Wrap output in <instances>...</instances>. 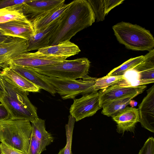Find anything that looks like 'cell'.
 Here are the masks:
<instances>
[{
	"label": "cell",
	"instance_id": "32",
	"mask_svg": "<svg viewBox=\"0 0 154 154\" xmlns=\"http://www.w3.org/2000/svg\"><path fill=\"white\" fill-rule=\"evenodd\" d=\"M30 0H0V9L14 5L23 4Z\"/></svg>",
	"mask_w": 154,
	"mask_h": 154
},
{
	"label": "cell",
	"instance_id": "37",
	"mask_svg": "<svg viewBox=\"0 0 154 154\" xmlns=\"http://www.w3.org/2000/svg\"><path fill=\"white\" fill-rule=\"evenodd\" d=\"M10 37H0V43L4 41H5L8 39Z\"/></svg>",
	"mask_w": 154,
	"mask_h": 154
},
{
	"label": "cell",
	"instance_id": "9",
	"mask_svg": "<svg viewBox=\"0 0 154 154\" xmlns=\"http://www.w3.org/2000/svg\"><path fill=\"white\" fill-rule=\"evenodd\" d=\"M146 85L121 86L112 85L101 89L100 93V105L101 108L111 101L133 95L142 93L146 88Z\"/></svg>",
	"mask_w": 154,
	"mask_h": 154
},
{
	"label": "cell",
	"instance_id": "24",
	"mask_svg": "<svg viewBox=\"0 0 154 154\" xmlns=\"http://www.w3.org/2000/svg\"><path fill=\"white\" fill-rule=\"evenodd\" d=\"M144 58V56L141 55L131 58L119 66L113 69L107 75L114 76L124 75L127 71L133 69L140 64L143 60Z\"/></svg>",
	"mask_w": 154,
	"mask_h": 154
},
{
	"label": "cell",
	"instance_id": "33",
	"mask_svg": "<svg viewBox=\"0 0 154 154\" xmlns=\"http://www.w3.org/2000/svg\"><path fill=\"white\" fill-rule=\"evenodd\" d=\"M0 148L2 154H24L8 147L2 143H0Z\"/></svg>",
	"mask_w": 154,
	"mask_h": 154
},
{
	"label": "cell",
	"instance_id": "14",
	"mask_svg": "<svg viewBox=\"0 0 154 154\" xmlns=\"http://www.w3.org/2000/svg\"><path fill=\"white\" fill-rule=\"evenodd\" d=\"M1 103L4 104L8 110L10 118L27 120L30 122L38 118L37 110L23 105L7 95L4 97Z\"/></svg>",
	"mask_w": 154,
	"mask_h": 154
},
{
	"label": "cell",
	"instance_id": "10",
	"mask_svg": "<svg viewBox=\"0 0 154 154\" xmlns=\"http://www.w3.org/2000/svg\"><path fill=\"white\" fill-rule=\"evenodd\" d=\"M64 0H30L23 4V14L31 22L33 20L64 4Z\"/></svg>",
	"mask_w": 154,
	"mask_h": 154
},
{
	"label": "cell",
	"instance_id": "22",
	"mask_svg": "<svg viewBox=\"0 0 154 154\" xmlns=\"http://www.w3.org/2000/svg\"><path fill=\"white\" fill-rule=\"evenodd\" d=\"M32 133L42 147L46 150V146L53 141L52 135L46 130L45 120L39 118L31 122Z\"/></svg>",
	"mask_w": 154,
	"mask_h": 154
},
{
	"label": "cell",
	"instance_id": "3",
	"mask_svg": "<svg viewBox=\"0 0 154 154\" xmlns=\"http://www.w3.org/2000/svg\"><path fill=\"white\" fill-rule=\"evenodd\" d=\"M118 41L129 49L150 51L154 47V38L150 31L139 25L121 22L112 27Z\"/></svg>",
	"mask_w": 154,
	"mask_h": 154
},
{
	"label": "cell",
	"instance_id": "39",
	"mask_svg": "<svg viewBox=\"0 0 154 154\" xmlns=\"http://www.w3.org/2000/svg\"><path fill=\"white\" fill-rule=\"evenodd\" d=\"M0 37H9V36L5 35H3V33L0 31Z\"/></svg>",
	"mask_w": 154,
	"mask_h": 154
},
{
	"label": "cell",
	"instance_id": "34",
	"mask_svg": "<svg viewBox=\"0 0 154 154\" xmlns=\"http://www.w3.org/2000/svg\"><path fill=\"white\" fill-rule=\"evenodd\" d=\"M10 118L9 112L5 105L0 104V121H4Z\"/></svg>",
	"mask_w": 154,
	"mask_h": 154
},
{
	"label": "cell",
	"instance_id": "2",
	"mask_svg": "<svg viewBox=\"0 0 154 154\" xmlns=\"http://www.w3.org/2000/svg\"><path fill=\"white\" fill-rule=\"evenodd\" d=\"M32 130L28 121L9 118L0 121L1 142L24 154H29Z\"/></svg>",
	"mask_w": 154,
	"mask_h": 154
},
{
	"label": "cell",
	"instance_id": "27",
	"mask_svg": "<svg viewBox=\"0 0 154 154\" xmlns=\"http://www.w3.org/2000/svg\"><path fill=\"white\" fill-rule=\"evenodd\" d=\"M94 13L97 22L104 20L105 7L104 0H88Z\"/></svg>",
	"mask_w": 154,
	"mask_h": 154
},
{
	"label": "cell",
	"instance_id": "11",
	"mask_svg": "<svg viewBox=\"0 0 154 154\" xmlns=\"http://www.w3.org/2000/svg\"><path fill=\"white\" fill-rule=\"evenodd\" d=\"M146 95L139 105V122L143 128L154 132V85L147 90Z\"/></svg>",
	"mask_w": 154,
	"mask_h": 154
},
{
	"label": "cell",
	"instance_id": "4",
	"mask_svg": "<svg viewBox=\"0 0 154 154\" xmlns=\"http://www.w3.org/2000/svg\"><path fill=\"white\" fill-rule=\"evenodd\" d=\"M90 62L85 57L71 60H64L60 63L32 68L39 73L47 76L76 80L88 75Z\"/></svg>",
	"mask_w": 154,
	"mask_h": 154
},
{
	"label": "cell",
	"instance_id": "36",
	"mask_svg": "<svg viewBox=\"0 0 154 154\" xmlns=\"http://www.w3.org/2000/svg\"><path fill=\"white\" fill-rule=\"evenodd\" d=\"M1 73V71H0V102L1 103L3 98L7 94L2 83Z\"/></svg>",
	"mask_w": 154,
	"mask_h": 154
},
{
	"label": "cell",
	"instance_id": "31",
	"mask_svg": "<svg viewBox=\"0 0 154 154\" xmlns=\"http://www.w3.org/2000/svg\"><path fill=\"white\" fill-rule=\"evenodd\" d=\"M124 0H104L105 15H107L113 8L122 3Z\"/></svg>",
	"mask_w": 154,
	"mask_h": 154
},
{
	"label": "cell",
	"instance_id": "23",
	"mask_svg": "<svg viewBox=\"0 0 154 154\" xmlns=\"http://www.w3.org/2000/svg\"><path fill=\"white\" fill-rule=\"evenodd\" d=\"M137 95L134 94L109 102L103 106L101 113L108 117H113L125 109Z\"/></svg>",
	"mask_w": 154,
	"mask_h": 154
},
{
	"label": "cell",
	"instance_id": "7",
	"mask_svg": "<svg viewBox=\"0 0 154 154\" xmlns=\"http://www.w3.org/2000/svg\"><path fill=\"white\" fill-rule=\"evenodd\" d=\"M65 59L58 56L45 54L38 51L21 54L8 62L7 67L14 65L34 68L63 62Z\"/></svg>",
	"mask_w": 154,
	"mask_h": 154
},
{
	"label": "cell",
	"instance_id": "16",
	"mask_svg": "<svg viewBox=\"0 0 154 154\" xmlns=\"http://www.w3.org/2000/svg\"><path fill=\"white\" fill-rule=\"evenodd\" d=\"M60 18L45 29L34 32V35L27 40V52L38 50L49 46L50 39L54 31L58 25Z\"/></svg>",
	"mask_w": 154,
	"mask_h": 154
},
{
	"label": "cell",
	"instance_id": "17",
	"mask_svg": "<svg viewBox=\"0 0 154 154\" xmlns=\"http://www.w3.org/2000/svg\"><path fill=\"white\" fill-rule=\"evenodd\" d=\"M143 60L133 69L139 75V85L154 82V50L144 56Z\"/></svg>",
	"mask_w": 154,
	"mask_h": 154
},
{
	"label": "cell",
	"instance_id": "26",
	"mask_svg": "<svg viewBox=\"0 0 154 154\" xmlns=\"http://www.w3.org/2000/svg\"><path fill=\"white\" fill-rule=\"evenodd\" d=\"M68 123L65 126L66 141V146L64 148L63 154H72L71 146L73 132L75 119L70 114L68 116Z\"/></svg>",
	"mask_w": 154,
	"mask_h": 154
},
{
	"label": "cell",
	"instance_id": "15",
	"mask_svg": "<svg viewBox=\"0 0 154 154\" xmlns=\"http://www.w3.org/2000/svg\"><path fill=\"white\" fill-rule=\"evenodd\" d=\"M112 118L117 124L119 133L123 134L126 131L134 132L136 124L139 122L138 109L127 106Z\"/></svg>",
	"mask_w": 154,
	"mask_h": 154
},
{
	"label": "cell",
	"instance_id": "30",
	"mask_svg": "<svg viewBox=\"0 0 154 154\" xmlns=\"http://www.w3.org/2000/svg\"><path fill=\"white\" fill-rule=\"evenodd\" d=\"M138 154H154V139L149 137L145 142Z\"/></svg>",
	"mask_w": 154,
	"mask_h": 154
},
{
	"label": "cell",
	"instance_id": "18",
	"mask_svg": "<svg viewBox=\"0 0 154 154\" xmlns=\"http://www.w3.org/2000/svg\"><path fill=\"white\" fill-rule=\"evenodd\" d=\"M38 51L44 54L59 57L65 60L81 51L79 47L70 41L61 42L56 45L48 46Z\"/></svg>",
	"mask_w": 154,
	"mask_h": 154
},
{
	"label": "cell",
	"instance_id": "21",
	"mask_svg": "<svg viewBox=\"0 0 154 154\" xmlns=\"http://www.w3.org/2000/svg\"><path fill=\"white\" fill-rule=\"evenodd\" d=\"M2 78L7 95L23 105L37 110V108L32 103L28 97L29 92L14 85L2 77Z\"/></svg>",
	"mask_w": 154,
	"mask_h": 154
},
{
	"label": "cell",
	"instance_id": "20",
	"mask_svg": "<svg viewBox=\"0 0 154 154\" xmlns=\"http://www.w3.org/2000/svg\"><path fill=\"white\" fill-rule=\"evenodd\" d=\"M1 76L3 79L9 83L28 92H39L41 89L9 66L2 69Z\"/></svg>",
	"mask_w": 154,
	"mask_h": 154
},
{
	"label": "cell",
	"instance_id": "38",
	"mask_svg": "<svg viewBox=\"0 0 154 154\" xmlns=\"http://www.w3.org/2000/svg\"><path fill=\"white\" fill-rule=\"evenodd\" d=\"M64 149L63 148L60 149L57 154H63Z\"/></svg>",
	"mask_w": 154,
	"mask_h": 154
},
{
	"label": "cell",
	"instance_id": "35",
	"mask_svg": "<svg viewBox=\"0 0 154 154\" xmlns=\"http://www.w3.org/2000/svg\"><path fill=\"white\" fill-rule=\"evenodd\" d=\"M23 4L14 5L0 9V16L5 13L15 10L21 8L22 7Z\"/></svg>",
	"mask_w": 154,
	"mask_h": 154
},
{
	"label": "cell",
	"instance_id": "19",
	"mask_svg": "<svg viewBox=\"0 0 154 154\" xmlns=\"http://www.w3.org/2000/svg\"><path fill=\"white\" fill-rule=\"evenodd\" d=\"M71 4V2L67 4H62L31 21L34 32L45 29L60 18L68 8Z\"/></svg>",
	"mask_w": 154,
	"mask_h": 154
},
{
	"label": "cell",
	"instance_id": "6",
	"mask_svg": "<svg viewBox=\"0 0 154 154\" xmlns=\"http://www.w3.org/2000/svg\"><path fill=\"white\" fill-rule=\"evenodd\" d=\"M100 95L99 91H94L74 100L69 112L76 122L94 115L101 108L100 105Z\"/></svg>",
	"mask_w": 154,
	"mask_h": 154
},
{
	"label": "cell",
	"instance_id": "12",
	"mask_svg": "<svg viewBox=\"0 0 154 154\" xmlns=\"http://www.w3.org/2000/svg\"><path fill=\"white\" fill-rule=\"evenodd\" d=\"M0 31L5 35L27 40L34 34L32 24L26 18L1 23Z\"/></svg>",
	"mask_w": 154,
	"mask_h": 154
},
{
	"label": "cell",
	"instance_id": "40",
	"mask_svg": "<svg viewBox=\"0 0 154 154\" xmlns=\"http://www.w3.org/2000/svg\"><path fill=\"white\" fill-rule=\"evenodd\" d=\"M0 154H2L1 153V150H0Z\"/></svg>",
	"mask_w": 154,
	"mask_h": 154
},
{
	"label": "cell",
	"instance_id": "13",
	"mask_svg": "<svg viewBox=\"0 0 154 154\" xmlns=\"http://www.w3.org/2000/svg\"><path fill=\"white\" fill-rule=\"evenodd\" d=\"M17 73L39 87L54 96L57 93L54 87L42 75L32 68L11 65L8 66Z\"/></svg>",
	"mask_w": 154,
	"mask_h": 154
},
{
	"label": "cell",
	"instance_id": "28",
	"mask_svg": "<svg viewBox=\"0 0 154 154\" xmlns=\"http://www.w3.org/2000/svg\"><path fill=\"white\" fill-rule=\"evenodd\" d=\"M22 7L0 16V24L15 20L26 18L23 12Z\"/></svg>",
	"mask_w": 154,
	"mask_h": 154
},
{
	"label": "cell",
	"instance_id": "41",
	"mask_svg": "<svg viewBox=\"0 0 154 154\" xmlns=\"http://www.w3.org/2000/svg\"><path fill=\"white\" fill-rule=\"evenodd\" d=\"M0 142H1V139H0Z\"/></svg>",
	"mask_w": 154,
	"mask_h": 154
},
{
	"label": "cell",
	"instance_id": "29",
	"mask_svg": "<svg viewBox=\"0 0 154 154\" xmlns=\"http://www.w3.org/2000/svg\"><path fill=\"white\" fill-rule=\"evenodd\" d=\"M44 150L33 134L32 133L29 149V154H41Z\"/></svg>",
	"mask_w": 154,
	"mask_h": 154
},
{
	"label": "cell",
	"instance_id": "5",
	"mask_svg": "<svg viewBox=\"0 0 154 154\" xmlns=\"http://www.w3.org/2000/svg\"><path fill=\"white\" fill-rule=\"evenodd\" d=\"M45 77L54 87L56 92L64 100L74 99L77 96L91 93L94 91L96 78L87 75L82 79L71 80L51 77Z\"/></svg>",
	"mask_w": 154,
	"mask_h": 154
},
{
	"label": "cell",
	"instance_id": "1",
	"mask_svg": "<svg viewBox=\"0 0 154 154\" xmlns=\"http://www.w3.org/2000/svg\"><path fill=\"white\" fill-rule=\"evenodd\" d=\"M95 20L94 13L88 0L71 2L70 6L60 17L58 25L50 39L49 46L70 41L78 32L91 26Z\"/></svg>",
	"mask_w": 154,
	"mask_h": 154
},
{
	"label": "cell",
	"instance_id": "8",
	"mask_svg": "<svg viewBox=\"0 0 154 154\" xmlns=\"http://www.w3.org/2000/svg\"><path fill=\"white\" fill-rule=\"evenodd\" d=\"M28 40L11 37L0 43V69L7 67L8 62L21 54L27 52Z\"/></svg>",
	"mask_w": 154,
	"mask_h": 154
},
{
	"label": "cell",
	"instance_id": "25",
	"mask_svg": "<svg viewBox=\"0 0 154 154\" xmlns=\"http://www.w3.org/2000/svg\"><path fill=\"white\" fill-rule=\"evenodd\" d=\"M124 79V75L109 76L96 79L94 86V91H97L112 86Z\"/></svg>",
	"mask_w": 154,
	"mask_h": 154
}]
</instances>
